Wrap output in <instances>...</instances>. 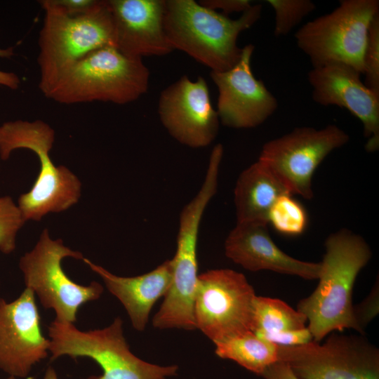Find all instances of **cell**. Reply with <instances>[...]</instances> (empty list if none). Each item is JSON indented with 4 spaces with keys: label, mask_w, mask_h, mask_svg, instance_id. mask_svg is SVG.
<instances>
[{
    "label": "cell",
    "mask_w": 379,
    "mask_h": 379,
    "mask_svg": "<svg viewBox=\"0 0 379 379\" xmlns=\"http://www.w3.org/2000/svg\"><path fill=\"white\" fill-rule=\"evenodd\" d=\"M349 135L336 125L321 129L296 127L263 145L258 161L291 194L313 197L312 179L322 161L334 149L348 142Z\"/></svg>",
    "instance_id": "obj_10"
},
{
    "label": "cell",
    "mask_w": 379,
    "mask_h": 379,
    "mask_svg": "<svg viewBox=\"0 0 379 379\" xmlns=\"http://www.w3.org/2000/svg\"><path fill=\"white\" fill-rule=\"evenodd\" d=\"M362 66L364 84L379 95V13L373 18L368 27Z\"/></svg>",
    "instance_id": "obj_26"
},
{
    "label": "cell",
    "mask_w": 379,
    "mask_h": 379,
    "mask_svg": "<svg viewBox=\"0 0 379 379\" xmlns=\"http://www.w3.org/2000/svg\"><path fill=\"white\" fill-rule=\"evenodd\" d=\"M55 131L42 120H15L0 126V159H8L18 149H27L37 156L39 175L28 192L21 194L18 206L25 220L40 221L50 213L65 211L79 201L81 182L65 166H55L50 157Z\"/></svg>",
    "instance_id": "obj_4"
},
{
    "label": "cell",
    "mask_w": 379,
    "mask_h": 379,
    "mask_svg": "<svg viewBox=\"0 0 379 379\" xmlns=\"http://www.w3.org/2000/svg\"><path fill=\"white\" fill-rule=\"evenodd\" d=\"M361 75L348 65L335 62L312 67L307 79L315 102L345 108L361 121L367 138L365 149L374 152L379 148V95L364 84Z\"/></svg>",
    "instance_id": "obj_16"
},
{
    "label": "cell",
    "mask_w": 379,
    "mask_h": 379,
    "mask_svg": "<svg viewBox=\"0 0 379 379\" xmlns=\"http://www.w3.org/2000/svg\"><path fill=\"white\" fill-rule=\"evenodd\" d=\"M325 248L319 284L297 305L309 321L307 328L317 343L335 330L353 328L363 334L354 317L352 291L358 274L371 258L366 241L347 229L331 234Z\"/></svg>",
    "instance_id": "obj_1"
},
{
    "label": "cell",
    "mask_w": 379,
    "mask_h": 379,
    "mask_svg": "<svg viewBox=\"0 0 379 379\" xmlns=\"http://www.w3.org/2000/svg\"><path fill=\"white\" fill-rule=\"evenodd\" d=\"M50 360L62 356L87 357L101 368L88 379H167L176 375V365L161 366L137 357L125 339L123 321L117 317L100 329L81 331L74 324L54 319L48 326Z\"/></svg>",
    "instance_id": "obj_6"
},
{
    "label": "cell",
    "mask_w": 379,
    "mask_h": 379,
    "mask_svg": "<svg viewBox=\"0 0 379 379\" xmlns=\"http://www.w3.org/2000/svg\"><path fill=\"white\" fill-rule=\"evenodd\" d=\"M378 281L368 295L359 304L353 307L354 317L357 324L364 334V328L378 315L379 311Z\"/></svg>",
    "instance_id": "obj_27"
},
{
    "label": "cell",
    "mask_w": 379,
    "mask_h": 379,
    "mask_svg": "<svg viewBox=\"0 0 379 379\" xmlns=\"http://www.w3.org/2000/svg\"><path fill=\"white\" fill-rule=\"evenodd\" d=\"M44 11L39 32L37 64L42 94L71 65L97 49L115 46L114 23L107 1L100 0L90 12L69 16L39 1Z\"/></svg>",
    "instance_id": "obj_5"
},
{
    "label": "cell",
    "mask_w": 379,
    "mask_h": 379,
    "mask_svg": "<svg viewBox=\"0 0 379 379\" xmlns=\"http://www.w3.org/2000/svg\"><path fill=\"white\" fill-rule=\"evenodd\" d=\"M215 345V352L218 357L232 360L259 375H262L268 366L279 361V345L258 338L252 331L231 337Z\"/></svg>",
    "instance_id": "obj_21"
},
{
    "label": "cell",
    "mask_w": 379,
    "mask_h": 379,
    "mask_svg": "<svg viewBox=\"0 0 379 379\" xmlns=\"http://www.w3.org/2000/svg\"><path fill=\"white\" fill-rule=\"evenodd\" d=\"M48 4L69 16L84 15L94 9L100 0H46Z\"/></svg>",
    "instance_id": "obj_28"
},
{
    "label": "cell",
    "mask_w": 379,
    "mask_h": 379,
    "mask_svg": "<svg viewBox=\"0 0 379 379\" xmlns=\"http://www.w3.org/2000/svg\"><path fill=\"white\" fill-rule=\"evenodd\" d=\"M210 200L197 193L180 215L175 256L171 259L173 276L152 325L159 329H196L194 298L198 281L197 241L199 227Z\"/></svg>",
    "instance_id": "obj_12"
},
{
    "label": "cell",
    "mask_w": 379,
    "mask_h": 379,
    "mask_svg": "<svg viewBox=\"0 0 379 379\" xmlns=\"http://www.w3.org/2000/svg\"><path fill=\"white\" fill-rule=\"evenodd\" d=\"M149 79V71L142 58L109 46L71 65L43 95L63 105L95 101L125 105L147 92Z\"/></svg>",
    "instance_id": "obj_3"
},
{
    "label": "cell",
    "mask_w": 379,
    "mask_h": 379,
    "mask_svg": "<svg viewBox=\"0 0 379 379\" xmlns=\"http://www.w3.org/2000/svg\"><path fill=\"white\" fill-rule=\"evenodd\" d=\"M261 376L265 379H299L291 368L282 361L271 364Z\"/></svg>",
    "instance_id": "obj_31"
},
{
    "label": "cell",
    "mask_w": 379,
    "mask_h": 379,
    "mask_svg": "<svg viewBox=\"0 0 379 379\" xmlns=\"http://www.w3.org/2000/svg\"><path fill=\"white\" fill-rule=\"evenodd\" d=\"M255 297L245 276L234 270L215 269L199 274L196 328L214 344L252 331Z\"/></svg>",
    "instance_id": "obj_9"
},
{
    "label": "cell",
    "mask_w": 379,
    "mask_h": 379,
    "mask_svg": "<svg viewBox=\"0 0 379 379\" xmlns=\"http://www.w3.org/2000/svg\"><path fill=\"white\" fill-rule=\"evenodd\" d=\"M378 13V0H342L331 13L304 24L295 34L296 44L313 67L339 62L362 74L368 27Z\"/></svg>",
    "instance_id": "obj_7"
},
{
    "label": "cell",
    "mask_w": 379,
    "mask_h": 379,
    "mask_svg": "<svg viewBox=\"0 0 379 379\" xmlns=\"http://www.w3.org/2000/svg\"><path fill=\"white\" fill-rule=\"evenodd\" d=\"M289 194L279 180L257 161L239 175L234 192L237 222L267 225L269 211L281 195Z\"/></svg>",
    "instance_id": "obj_20"
},
{
    "label": "cell",
    "mask_w": 379,
    "mask_h": 379,
    "mask_svg": "<svg viewBox=\"0 0 379 379\" xmlns=\"http://www.w3.org/2000/svg\"><path fill=\"white\" fill-rule=\"evenodd\" d=\"M66 258L82 260L83 254L64 245L60 239H53L45 228L34 247L19 260L26 288L38 297L45 309H51L55 319L74 324L79 308L98 300L103 286L97 281L81 285L72 280L62 267Z\"/></svg>",
    "instance_id": "obj_8"
},
{
    "label": "cell",
    "mask_w": 379,
    "mask_h": 379,
    "mask_svg": "<svg viewBox=\"0 0 379 379\" xmlns=\"http://www.w3.org/2000/svg\"><path fill=\"white\" fill-rule=\"evenodd\" d=\"M26 222L12 198L0 197V251L10 254L15 250L18 232Z\"/></svg>",
    "instance_id": "obj_25"
},
{
    "label": "cell",
    "mask_w": 379,
    "mask_h": 379,
    "mask_svg": "<svg viewBox=\"0 0 379 379\" xmlns=\"http://www.w3.org/2000/svg\"><path fill=\"white\" fill-rule=\"evenodd\" d=\"M158 113L168 133L186 146L206 147L218 133L219 117L202 77L192 81L183 75L164 89L159 99Z\"/></svg>",
    "instance_id": "obj_13"
},
{
    "label": "cell",
    "mask_w": 379,
    "mask_h": 379,
    "mask_svg": "<svg viewBox=\"0 0 379 379\" xmlns=\"http://www.w3.org/2000/svg\"><path fill=\"white\" fill-rule=\"evenodd\" d=\"M267 225L237 222L225 241L226 256L253 272L267 270L305 279H318L321 262L302 261L285 253L272 241Z\"/></svg>",
    "instance_id": "obj_18"
},
{
    "label": "cell",
    "mask_w": 379,
    "mask_h": 379,
    "mask_svg": "<svg viewBox=\"0 0 379 379\" xmlns=\"http://www.w3.org/2000/svg\"><path fill=\"white\" fill-rule=\"evenodd\" d=\"M262 5H252L237 19L193 0H165L164 26L174 49L186 53L211 71L224 72L239 60V35L261 17Z\"/></svg>",
    "instance_id": "obj_2"
},
{
    "label": "cell",
    "mask_w": 379,
    "mask_h": 379,
    "mask_svg": "<svg viewBox=\"0 0 379 379\" xmlns=\"http://www.w3.org/2000/svg\"><path fill=\"white\" fill-rule=\"evenodd\" d=\"M114 27L115 47L142 58L173 51L165 32V0H106Z\"/></svg>",
    "instance_id": "obj_17"
},
{
    "label": "cell",
    "mask_w": 379,
    "mask_h": 379,
    "mask_svg": "<svg viewBox=\"0 0 379 379\" xmlns=\"http://www.w3.org/2000/svg\"><path fill=\"white\" fill-rule=\"evenodd\" d=\"M306 317L284 301L256 296L252 332L262 339L267 335L304 328Z\"/></svg>",
    "instance_id": "obj_22"
},
{
    "label": "cell",
    "mask_w": 379,
    "mask_h": 379,
    "mask_svg": "<svg viewBox=\"0 0 379 379\" xmlns=\"http://www.w3.org/2000/svg\"><path fill=\"white\" fill-rule=\"evenodd\" d=\"M49 339L42 333L34 292L25 288L14 300L0 298V369L8 376L27 378L47 357Z\"/></svg>",
    "instance_id": "obj_14"
},
{
    "label": "cell",
    "mask_w": 379,
    "mask_h": 379,
    "mask_svg": "<svg viewBox=\"0 0 379 379\" xmlns=\"http://www.w3.org/2000/svg\"><path fill=\"white\" fill-rule=\"evenodd\" d=\"M254 49L253 44H247L233 67L224 72L211 71L210 77L218 91L216 111L220 121L227 127L258 126L278 107L277 98L252 72Z\"/></svg>",
    "instance_id": "obj_15"
},
{
    "label": "cell",
    "mask_w": 379,
    "mask_h": 379,
    "mask_svg": "<svg viewBox=\"0 0 379 379\" xmlns=\"http://www.w3.org/2000/svg\"><path fill=\"white\" fill-rule=\"evenodd\" d=\"M44 379H58L57 375L52 368H48L47 369Z\"/></svg>",
    "instance_id": "obj_32"
},
{
    "label": "cell",
    "mask_w": 379,
    "mask_h": 379,
    "mask_svg": "<svg viewBox=\"0 0 379 379\" xmlns=\"http://www.w3.org/2000/svg\"><path fill=\"white\" fill-rule=\"evenodd\" d=\"M274 11L275 36L288 34L305 17L316 9L310 0H267Z\"/></svg>",
    "instance_id": "obj_24"
},
{
    "label": "cell",
    "mask_w": 379,
    "mask_h": 379,
    "mask_svg": "<svg viewBox=\"0 0 379 379\" xmlns=\"http://www.w3.org/2000/svg\"><path fill=\"white\" fill-rule=\"evenodd\" d=\"M14 55V48H0V58H10ZM20 84L19 77L10 72L0 70V86L8 88L12 90L17 89Z\"/></svg>",
    "instance_id": "obj_30"
},
{
    "label": "cell",
    "mask_w": 379,
    "mask_h": 379,
    "mask_svg": "<svg viewBox=\"0 0 379 379\" xmlns=\"http://www.w3.org/2000/svg\"><path fill=\"white\" fill-rule=\"evenodd\" d=\"M199 3L213 11L220 9L225 15L234 12L244 13L253 5L250 0H203Z\"/></svg>",
    "instance_id": "obj_29"
},
{
    "label": "cell",
    "mask_w": 379,
    "mask_h": 379,
    "mask_svg": "<svg viewBox=\"0 0 379 379\" xmlns=\"http://www.w3.org/2000/svg\"><path fill=\"white\" fill-rule=\"evenodd\" d=\"M83 261L103 281L110 293L123 305L133 327L145 330L155 302L167 293L172 281L173 265L167 260L147 273L135 277L115 275L89 259Z\"/></svg>",
    "instance_id": "obj_19"
},
{
    "label": "cell",
    "mask_w": 379,
    "mask_h": 379,
    "mask_svg": "<svg viewBox=\"0 0 379 379\" xmlns=\"http://www.w3.org/2000/svg\"><path fill=\"white\" fill-rule=\"evenodd\" d=\"M6 379H18L17 378L15 377H13V376H8V378H6ZM27 379H34V378H28Z\"/></svg>",
    "instance_id": "obj_33"
},
{
    "label": "cell",
    "mask_w": 379,
    "mask_h": 379,
    "mask_svg": "<svg viewBox=\"0 0 379 379\" xmlns=\"http://www.w3.org/2000/svg\"><path fill=\"white\" fill-rule=\"evenodd\" d=\"M267 222L281 234L296 236L306 229L308 218L302 206L291 194L280 196L271 207Z\"/></svg>",
    "instance_id": "obj_23"
},
{
    "label": "cell",
    "mask_w": 379,
    "mask_h": 379,
    "mask_svg": "<svg viewBox=\"0 0 379 379\" xmlns=\"http://www.w3.org/2000/svg\"><path fill=\"white\" fill-rule=\"evenodd\" d=\"M278 357L299 379H379V350L361 335L333 333L321 345H279Z\"/></svg>",
    "instance_id": "obj_11"
}]
</instances>
